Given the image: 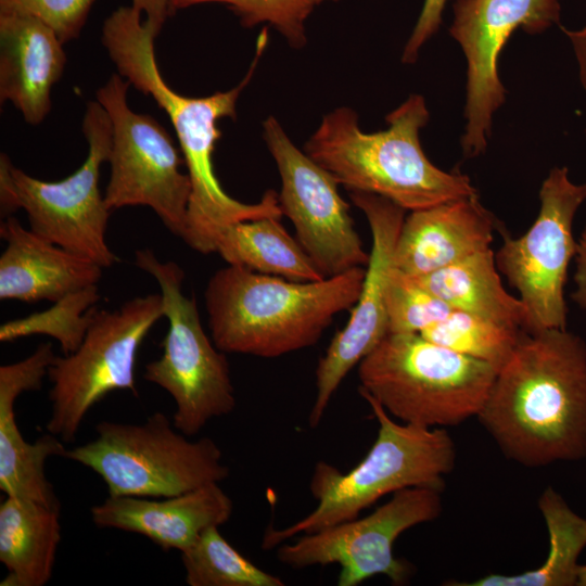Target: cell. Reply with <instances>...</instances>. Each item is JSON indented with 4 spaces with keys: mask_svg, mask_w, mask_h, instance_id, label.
<instances>
[{
    "mask_svg": "<svg viewBox=\"0 0 586 586\" xmlns=\"http://www.w3.org/2000/svg\"><path fill=\"white\" fill-rule=\"evenodd\" d=\"M477 418L524 467L586 458V342L568 329L523 331Z\"/></svg>",
    "mask_w": 586,
    "mask_h": 586,
    "instance_id": "6da1fadb",
    "label": "cell"
},
{
    "mask_svg": "<svg viewBox=\"0 0 586 586\" xmlns=\"http://www.w3.org/2000/svg\"><path fill=\"white\" fill-rule=\"evenodd\" d=\"M366 267L318 281H293L228 265L209 278L204 301L214 344L225 353L276 358L314 346L358 300Z\"/></svg>",
    "mask_w": 586,
    "mask_h": 586,
    "instance_id": "7a4b0ae2",
    "label": "cell"
},
{
    "mask_svg": "<svg viewBox=\"0 0 586 586\" xmlns=\"http://www.w3.org/2000/svg\"><path fill=\"white\" fill-rule=\"evenodd\" d=\"M429 117L423 97L411 94L386 116V129L369 133L353 109L337 107L323 116L304 151L348 191L383 196L405 211L477 194L467 175L426 157L419 132Z\"/></svg>",
    "mask_w": 586,
    "mask_h": 586,
    "instance_id": "3957f363",
    "label": "cell"
},
{
    "mask_svg": "<svg viewBox=\"0 0 586 586\" xmlns=\"http://www.w3.org/2000/svg\"><path fill=\"white\" fill-rule=\"evenodd\" d=\"M358 393L379 425L371 448L345 473L318 461L309 482L316 508L290 526L266 528L263 549L277 548L297 535L354 520L383 496L404 488L443 489L444 476L453 471L456 461L455 444L447 430L397 422L375 399Z\"/></svg>",
    "mask_w": 586,
    "mask_h": 586,
    "instance_id": "277c9868",
    "label": "cell"
},
{
    "mask_svg": "<svg viewBox=\"0 0 586 586\" xmlns=\"http://www.w3.org/2000/svg\"><path fill=\"white\" fill-rule=\"evenodd\" d=\"M497 369L416 333H388L358 364V392L393 418L428 428L477 417Z\"/></svg>",
    "mask_w": 586,
    "mask_h": 586,
    "instance_id": "5b68a950",
    "label": "cell"
},
{
    "mask_svg": "<svg viewBox=\"0 0 586 586\" xmlns=\"http://www.w3.org/2000/svg\"><path fill=\"white\" fill-rule=\"evenodd\" d=\"M95 431L94 440L63 457L100 475L109 496L170 497L220 483L230 473L212 438L189 440L161 411L141 423L102 421Z\"/></svg>",
    "mask_w": 586,
    "mask_h": 586,
    "instance_id": "8992f818",
    "label": "cell"
},
{
    "mask_svg": "<svg viewBox=\"0 0 586 586\" xmlns=\"http://www.w3.org/2000/svg\"><path fill=\"white\" fill-rule=\"evenodd\" d=\"M88 154L81 166L58 181L37 179L0 156V205L4 218L23 208L29 229L44 240L102 268L118 257L106 243L111 209L100 193L101 165L109 160L112 124L104 107L89 101L82 118Z\"/></svg>",
    "mask_w": 586,
    "mask_h": 586,
    "instance_id": "52a82bcc",
    "label": "cell"
},
{
    "mask_svg": "<svg viewBox=\"0 0 586 586\" xmlns=\"http://www.w3.org/2000/svg\"><path fill=\"white\" fill-rule=\"evenodd\" d=\"M135 264L158 283L168 320L163 354L145 366L143 377L171 396L173 424L191 437L212 419L235 408L229 362L205 333L195 298L182 292V268L175 262H161L150 249L136 251Z\"/></svg>",
    "mask_w": 586,
    "mask_h": 586,
    "instance_id": "ba28073f",
    "label": "cell"
},
{
    "mask_svg": "<svg viewBox=\"0 0 586 586\" xmlns=\"http://www.w3.org/2000/svg\"><path fill=\"white\" fill-rule=\"evenodd\" d=\"M164 317L161 294L138 296L118 309L95 310L81 344L55 356L48 370L51 415L49 433L72 443L87 413L106 395L130 391L138 395L136 364L139 347L157 320Z\"/></svg>",
    "mask_w": 586,
    "mask_h": 586,
    "instance_id": "9c48e42d",
    "label": "cell"
},
{
    "mask_svg": "<svg viewBox=\"0 0 586 586\" xmlns=\"http://www.w3.org/2000/svg\"><path fill=\"white\" fill-rule=\"evenodd\" d=\"M129 86L117 73L95 92L112 124L105 204L111 211L150 207L173 234L183 239L191 181L181 170L182 152L153 117L129 107Z\"/></svg>",
    "mask_w": 586,
    "mask_h": 586,
    "instance_id": "30bf717a",
    "label": "cell"
},
{
    "mask_svg": "<svg viewBox=\"0 0 586 586\" xmlns=\"http://www.w3.org/2000/svg\"><path fill=\"white\" fill-rule=\"evenodd\" d=\"M540 207L528 230L505 235L495 253L497 268L527 309V332L566 329L568 269L575 257L574 218L586 201V183H575L566 167H555L539 190Z\"/></svg>",
    "mask_w": 586,
    "mask_h": 586,
    "instance_id": "8fae6325",
    "label": "cell"
},
{
    "mask_svg": "<svg viewBox=\"0 0 586 586\" xmlns=\"http://www.w3.org/2000/svg\"><path fill=\"white\" fill-rule=\"evenodd\" d=\"M442 491L408 487L395 492L387 502L361 519L282 543L277 547V559L293 569L339 564V586H357L375 575L404 585L412 576L413 568L394 556V543L410 527L440 517Z\"/></svg>",
    "mask_w": 586,
    "mask_h": 586,
    "instance_id": "7c38bea8",
    "label": "cell"
},
{
    "mask_svg": "<svg viewBox=\"0 0 586 586\" xmlns=\"http://www.w3.org/2000/svg\"><path fill=\"white\" fill-rule=\"evenodd\" d=\"M263 138L280 175L281 213L319 272L327 278L366 267L369 253L332 175L291 141L276 117L264 120Z\"/></svg>",
    "mask_w": 586,
    "mask_h": 586,
    "instance_id": "4fadbf2b",
    "label": "cell"
},
{
    "mask_svg": "<svg viewBox=\"0 0 586 586\" xmlns=\"http://www.w3.org/2000/svg\"><path fill=\"white\" fill-rule=\"evenodd\" d=\"M449 34L467 60L464 156L483 153L491 135L493 114L505 102L498 77V58L511 34L546 30L560 21L559 0H456Z\"/></svg>",
    "mask_w": 586,
    "mask_h": 586,
    "instance_id": "5bb4252c",
    "label": "cell"
},
{
    "mask_svg": "<svg viewBox=\"0 0 586 586\" xmlns=\"http://www.w3.org/2000/svg\"><path fill=\"white\" fill-rule=\"evenodd\" d=\"M354 205L366 216L372 245L357 302L348 321L330 342L315 371L316 396L309 412L310 428H317L348 372L388 334L385 293L394 265L397 238L405 209L383 196L349 191Z\"/></svg>",
    "mask_w": 586,
    "mask_h": 586,
    "instance_id": "9a60e30c",
    "label": "cell"
},
{
    "mask_svg": "<svg viewBox=\"0 0 586 586\" xmlns=\"http://www.w3.org/2000/svg\"><path fill=\"white\" fill-rule=\"evenodd\" d=\"M54 357L52 344L46 342L26 358L0 367V489L8 496L61 508L44 464L52 456L63 457L66 448L49 432L28 443L15 418L16 399L24 392L41 388Z\"/></svg>",
    "mask_w": 586,
    "mask_h": 586,
    "instance_id": "2e32d148",
    "label": "cell"
},
{
    "mask_svg": "<svg viewBox=\"0 0 586 586\" xmlns=\"http://www.w3.org/2000/svg\"><path fill=\"white\" fill-rule=\"evenodd\" d=\"M233 502L219 483L163 498L107 496L90 509L101 528L136 533L163 550L189 548L208 528L227 523Z\"/></svg>",
    "mask_w": 586,
    "mask_h": 586,
    "instance_id": "e0dca14e",
    "label": "cell"
},
{
    "mask_svg": "<svg viewBox=\"0 0 586 586\" xmlns=\"http://www.w3.org/2000/svg\"><path fill=\"white\" fill-rule=\"evenodd\" d=\"M494 215L477 194L411 211L405 217L394 252V265L421 277L491 249Z\"/></svg>",
    "mask_w": 586,
    "mask_h": 586,
    "instance_id": "ac0fdd59",
    "label": "cell"
},
{
    "mask_svg": "<svg viewBox=\"0 0 586 586\" xmlns=\"http://www.w3.org/2000/svg\"><path fill=\"white\" fill-rule=\"evenodd\" d=\"M63 42L40 20L0 13V101L10 102L30 125L51 110V90L66 65Z\"/></svg>",
    "mask_w": 586,
    "mask_h": 586,
    "instance_id": "d6986e66",
    "label": "cell"
},
{
    "mask_svg": "<svg viewBox=\"0 0 586 586\" xmlns=\"http://www.w3.org/2000/svg\"><path fill=\"white\" fill-rule=\"evenodd\" d=\"M7 247L0 256V298L56 302L98 284L102 267L25 229L13 217L0 225Z\"/></svg>",
    "mask_w": 586,
    "mask_h": 586,
    "instance_id": "ffe728a7",
    "label": "cell"
},
{
    "mask_svg": "<svg viewBox=\"0 0 586 586\" xmlns=\"http://www.w3.org/2000/svg\"><path fill=\"white\" fill-rule=\"evenodd\" d=\"M61 542L60 508L8 496L0 504L1 586H43L51 579Z\"/></svg>",
    "mask_w": 586,
    "mask_h": 586,
    "instance_id": "44dd1931",
    "label": "cell"
},
{
    "mask_svg": "<svg viewBox=\"0 0 586 586\" xmlns=\"http://www.w3.org/2000/svg\"><path fill=\"white\" fill-rule=\"evenodd\" d=\"M492 249L421 277L420 285L453 309L470 313L519 330L528 331L524 304L502 285Z\"/></svg>",
    "mask_w": 586,
    "mask_h": 586,
    "instance_id": "7402d4cb",
    "label": "cell"
},
{
    "mask_svg": "<svg viewBox=\"0 0 586 586\" xmlns=\"http://www.w3.org/2000/svg\"><path fill=\"white\" fill-rule=\"evenodd\" d=\"M281 217H263L226 227L216 253L228 265L293 281H318L319 272L297 240L280 222Z\"/></svg>",
    "mask_w": 586,
    "mask_h": 586,
    "instance_id": "603a6c76",
    "label": "cell"
},
{
    "mask_svg": "<svg viewBox=\"0 0 586 586\" xmlns=\"http://www.w3.org/2000/svg\"><path fill=\"white\" fill-rule=\"evenodd\" d=\"M538 508L549 535V551L537 569L515 575L491 573L472 582L448 583L455 586H574L578 557L586 547V519L574 512L551 486L538 499Z\"/></svg>",
    "mask_w": 586,
    "mask_h": 586,
    "instance_id": "cb8c5ba5",
    "label": "cell"
},
{
    "mask_svg": "<svg viewBox=\"0 0 586 586\" xmlns=\"http://www.w3.org/2000/svg\"><path fill=\"white\" fill-rule=\"evenodd\" d=\"M186 583L189 586H283L284 582L240 553L220 534L219 527L206 530L181 552Z\"/></svg>",
    "mask_w": 586,
    "mask_h": 586,
    "instance_id": "d4e9b609",
    "label": "cell"
},
{
    "mask_svg": "<svg viewBox=\"0 0 586 586\" xmlns=\"http://www.w3.org/2000/svg\"><path fill=\"white\" fill-rule=\"evenodd\" d=\"M522 330L453 309L419 334L430 342L487 362L497 370L513 353Z\"/></svg>",
    "mask_w": 586,
    "mask_h": 586,
    "instance_id": "484cf974",
    "label": "cell"
},
{
    "mask_svg": "<svg viewBox=\"0 0 586 586\" xmlns=\"http://www.w3.org/2000/svg\"><path fill=\"white\" fill-rule=\"evenodd\" d=\"M101 298L98 284L65 295L43 311L9 320L0 327V341L12 342L36 334L55 339L64 355L81 344Z\"/></svg>",
    "mask_w": 586,
    "mask_h": 586,
    "instance_id": "4316f807",
    "label": "cell"
},
{
    "mask_svg": "<svg viewBox=\"0 0 586 586\" xmlns=\"http://www.w3.org/2000/svg\"><path fill=\"white\" fill-rule=\"evenodd\" d=\"M324 1L337 0H173L171 14L177 10L202 3L227 5L243 26L253 27L260 23L272 25L294 49L305 46V21L314 9Z\"/></svg>",
    "mask_w": 586,
    "mask_h": 586,
    "instance_id": "83f0119b",
    "label": "cell"
},
{
    "mask_svg": "<svg viewBox=\"0 0 586 586\" xmlns=\"http://www.w3.org/2000/svg\"><path fill=\"white\" fill-rule=\"evenodd\" d=\"M385 306L388 333L419 334L453 310L447 303L395 266L387 282Z\"/></svg>",
    "mask_w": 586,
    "mask_h": 586,
    "instance_id": "f1b7e54d",
    "label": "cell"
},
{
    "mask_svg": "<svg viewBox=\"0 0 586 586\" xmlns=\"http://www.w3.org/2000/svg\"><path fill=\"white\" fill-rule=\"evenodd\" d=\"M95 0H0V13L36 17L66 43L77 39Z\"/></svg>",
    "mask_w": 586,
    "mask_h": 586,
    "instance_id": "f546056e",
    "label": "cell"
},
{
    "mask_svg": "<svg viewBox=\"0 0 586 586\" xmlns=\"http://www.w3.org/2000/svg\"><path fill=\"white\" fill-rule=\"evenodd\" d=\"M446 2L447 0H424L417 24L404 48V63H415L421 47L436 33Z\"/></svg>",
    "mask_w": 586,
    "mask_h": 586,
    "instance_id": "4dcf8cb0",
    "label": "cell"
},
{
    "mask_svg": "<svg viewBox=\"0 0 586 586\" xmlns=\"http://www.w3.org/2000/svg\"><path fill=\"white\" fill-rule=\"evenodd\" d=\"M575 288L571 294L573 302L586 310V224L577 240L575 254Z\"/></svg>",
    "mask_w": 586,
    "mask_h": 586,
    "instance_id": "1f68e13d",
    "label": "cell"
},
{
    "mask_svg": "<svg viewBox=\"0 0 586 586\" xmlns=\"http://www.w3.org/2000/svg\"><path fill=\"white\" fill-rule=\"evenodd\" d=\"M136 10L144 14V20L160 34L166 18L171 14L169 0H132Z\"/></svg>",
    "mask_w": 586,
    "mask_h": 586,
    "instance_id": "d6a6232c",
    "label": "cell"
},
{
    "mask_svg": "<svg viewBox=\"0 0 586 586\" xmlns=\"http://www.w3.org/2000/svg\"><path fill=\"white\" fill-rule=\"evenodd\" d=\"M562 29L572 44L578 63L579 80L586 91V26L576 30Z\"/></svg>",
    "mask_w": 586,
    "mask_h": 586,
    "instance_id": "836d02e7",
    "label": "cell"
},
{
    "mask_svg": "<svg viewBox=\"0 0 586 586\" xmlns=\"http://www.w3.org/2000/svg\"><path fill=\"white\" fill-rule=\"evenodd\" d=\"M577 586H586V564H579L577 568Z\"/></svg>",
    "mask_w": 586,
    "mask_h": 586,
    "instance_id": "e575fe53",
    "label": "cell"
},
{
    "mask_svg": "<svg viewBox=\"0 0 586 586\" xmlns=\"http://www.w3.org/2000/svg\"><path fill=\"white\" fill-rule=\"evenodd\" d=\"M169 1H170V3H171L173 0H169ZM170 12H171V11H170Z\"/></svg>",
    "mask_w": 586,
    "mask_h": 586,
    "instance_id": "d590c367",
    "label": "cell"
}]
</instances>
